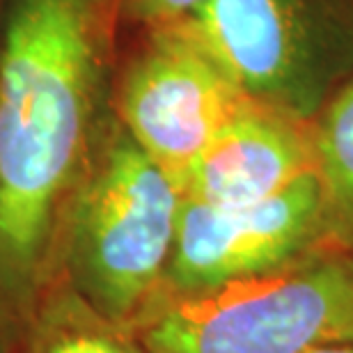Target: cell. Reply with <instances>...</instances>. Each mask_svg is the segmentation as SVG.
Returning a JSON list of instances; mask_svg holds the SVG:
<instances>
[{"instance_id": "1", "label": "cell", "mask_w": 353, "mask_h": 353, "mask_svg": "<svg viewBox=\"0 0 353 353\" xmlns=\"http://www.w3.org/2000/svg\"><path fill=\"white\" fill-rule=\"evenodd\" d=\"M108 0H12L0 39V296L23 316L55 275L99 131Z\"/></svg>"}, {"instance_id": "2", "label": "cell", "mask_w": 353, "mask_h": 353, "mask_svg": "<svg viewBox=\"0 0 353 353\" xmlns=\"http://www.w3.org/2000/svg\"><path fill=\"white\" fill-rule=\"evenodd\" d=\"M183 190L115 122L62 221L55 275L124 328L168 292Z\"/></svg>"}, {"instance_id": "3", "label": "cell", "mask_w": 353, "mask_h": 353, "mask_svg": "<svg viewBox=\"0 0 353 353\" xmlns=\"http://www.w3.org/2000/svg\"><path fill=\"white\" fill-rule=\"evenodd\" d=\"M133 333L147 353H310L353 340V250L328 245L216 289H168Z\"/></svg>"}, {"instance_id": "4", "label": "cell", "mask_w": 353, "mask_h": 353, "mask_svg": "<svg viewBox=\"0 0 353 353\" xmlns=\"http://www.w3.org/2000/svg\"><path fill=\"white\" fill-rule=\"evenodd\" d=\"M335 245L319 176L262 202L216 207L183 195L168 271L170 292H202L275 273Z\"/></svg>"}, {"instance_id": "5", "label": "cell", "mask_w": 353, "mask_h": 353, "mask_svg": "<svg viewBox=\"0 0 353 353\" xmlns=\"http://www.w3.org/2000/svg\"><path fill=\"white\" fill-rule=\"evenodd\" d=\"M250 101L179 28L165 26L126 69L117 122L183 190L207 147Z\"/></svg>"}, {"instance_id": "6", "label": "cell", "mask_w": 353, "mask_h": 353, "mask_svg": "<svg viewBox=\"0 0 353 353\" xmlns=\"http://www.w3.org/2000/svg\"><path fill=\"white\" fill-rule=\"evenodd\" d=\"M172 26L248 97L307 117L310 39L296 0H207Z\"/></svg>"}, {"instance_id": "7", "label": "cell", "mask_w": 353, "mask_h": 353, "mask_svg": "<svg viewBox=\"0 0 353 353\" xmlns=\"http://www.w3.org/2000/svg\"><path fill=\"white\" fill-rule=\"evenodd\" d=\"M316 172L312 126L252 99L190 170L183 195L216 207L262 202Z\"/></svg>"}, {"instance_id": "8", "label": "cell", "mask_w": 353, "mask_h": 353, "mask_svg": "<svg viewBox=\"0 0 353 353\" xmlns=\"http://www.w3.org/2000/svg\"><path fill=\"white\" fill-rule=\"evenodd\" d=\"M14 353H147L131 328L105 319L60 275L26 316Z\"/></svg>"}, {"instance_id": "9", "label": "cell", "mask_w": 353, "mask_h": 353, "mask_svg": "<svg viewBox=\"0 0 353 353\" xmlns=\"http://www.w3.org/2000/svg\"><path fill=\"white\" fill-rule=\"evenodd\" d=\"M312 136L330 239L340 248L353 250V79L326 103Z\"/></svg>"}, {"instance_id": "10", "label": "cell", "mask_w": 353, "mask_h": 353, "mask_svg": "<svg viewBox=\"0 0 353 353\" xmlns=\"http://www.w3.org/2000/svg\"><path fill=\"white\" fill-rule=\"evenodd\" d=\"M207 0H124V10L133 21L157 30L188 19Z\"/></svg>"}, {"instance_id": "11", "label": "cell", "mask_w": 353, "mask_h": 353, "mask_svg": "<svg viewBox=\"0 0 353 353\" xmlns=\"http://www.w3.org/2000/svg\"><path fill=\"white\" fill-rule=\"evenodd\" d=\"M23 321V316L0 296V353H14Z\"/></svg>"}, {"instance_id": "12", "label": "cell", "mask_w": 353, "mask_h": 353, "mask_svg": "<svg viewBox=\"0 0 353 353\" xmlns=\"http://www.w3.org/2000/svg\"><path fill=\"white\" fill-rule=\"evenodd\" d=\"M310 353H353V340L326 344V347H319V349H314Z\"/></svg>"}]
</instances>
